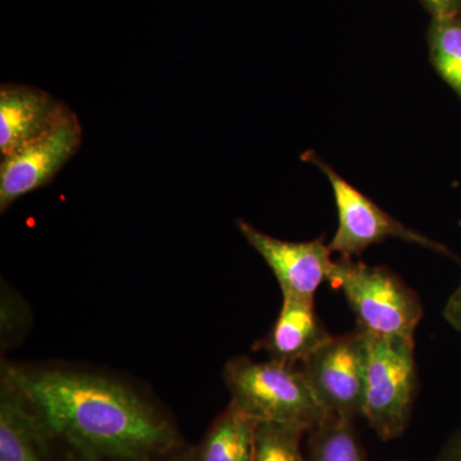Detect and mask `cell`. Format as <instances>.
I'll use <instances>...</instances> for the list:
<instances>
[{
	"instance_id": "5b68a950",
	"label": "cell",
	"mask_w": 461,
	"mask_h": 461,
	"mask_svg": "<svg viewBox=\"0 0 461 461\" xmlns=\"http://www.w3.org/2000/svg\"><path fill=\"white\" fill-rule=\"evenodd\" d=\"M304 158L326 176L335 198L339 226L329 244L332 253L346 258L359 257L372 245L384 242L387 239H399L451 257L450 250L445 245L409 229L391 217L366 194L341 177L317 154L306 153Z\"/></svg>"
},
{
	"instance_id": "ac0fdd59",
	"label": "cell",
	"mask_w": 461,
	"mask_h": 461,
	"mask_svg": "<svg viewBox=\"0 0 461 461\" xmlns=\"http://www.w3.org/2000/svg\"><path fill=\"white\" fill-rule=\"evenodd\" d=\"M444 315L447 323L461 332V280L446 303Z\"/></svg>"
},
{
	"instance_id": "52a82bcc",
	"label": "cell",
	"mask_w": 461,
	"mask_h": 461,
	"mask_svg": "<svg viewBox=\"0 0 461 461\" xmlns=\"http://www.w3.org/2000/svg\"><path fill=\"white\" fill-rule=\"evenodd\" d=\"M366 333L362 330L330 339L300 364L327 417H362L366 387Z\"/></svg>"
},
{
	"instance_id": "ba28073f",
	"label": "cell",
	"mask_w": 461,
	"mask_h": 461,
	"mask_svg": "<svg viewBox=\"0 0 461 461\" xmlns=\"http://www.w3.org/2000/svg\"><path fill=\"white\" fill-rule=\"evenodd\" d=\"M238 227L251 248L268 264L280 284L282 296L314 300L318 288L329 282L335 260L323 238L312 241H286L272 238L247 221Z\"/></svg>"
},
{
	"instance_id": "e0dca14e",
	"label": "cell",
	"mask_w": 461,
	"mask_h": 461,
	"mask_svg": "<svg viewBox=\"0 0 461 461\" xmlns=\"http://www.w3.org/2000/svg\"><path fill=\"white\" fill-rule=\"evenodd\" d=\"M432 18L460 17L461 0H420Z\"/></svg>"
},
{
	"instance_id": "7a4b0ae2",
	"label": "cell",
	"mask_w": 461,
	"mask_h": 461,
	"mask_svg": "<svg viewBox=\"0 0 461 461\" xmlns=\"http://www.w3.org/2000/svg\"><path fill=\"white\" fill-rule=\"evenodd\" d=\"M223 381L230 402L256 423L277 421L309 430L327 418L300 366L232 357L224 366Z\"/></svg>"
},
{
	"instance_id": "6da1fadb",
	"label": "cell",
	"mask_w": 461,
	"mask_h": 461,
	"mask_svg": "<svg viewBox=\"0 0 461 461\" xmlns=\"http://www.w3.org/2000/svg\"><path fill=\"white\" fill-rule=\"evenodd\" d=\"M2 381L41 418L75 461H181L166 412L122 382L67 368L5 364Z\"/></svg>"
},
{
	"instance_id": "8fae6325",
	"label": "cell",
	"mask_w": 461,
	"mask_h": 461,
	"mask_svg": "<svg viewBox=\"0 0 461 461\" xmlns=\"http://www.w3.org/2000/svg\"><path fill=\"white\" fill-rule=\"evenodd\" d=\"M48 91L21 84L0 87V154L16 151L41 135L62 107Z\"/></svg>"
},
{
	"instance_id": "3957f363",
	"label": "cell",
	"mask_w": 461,
	"mask_h": 461,
	"mask_svg": "<svg viewBox=\"0 0 461 461\" xmlns=\"http://www.w3.org/2000/svg\"><path fill=\"white\" fill-rule=\"evenodd\" d=\"M329 282L344 294L359 330L375 336L414 339L423 306L417 293L390 268L339 257Z\"/></svg>"
},
{
	"instance_id": "8992f818",
	"label": "cell",
	"mask_w": 461,
	"mask_h": 461,
	"mask_svg": "<svg viewBox=\"0 0 461 461\" xmlns=\"http://www.w3.org/2000/svg\"><path fill=\"white\" fill-rule=\"evenodd\" d=\"M77 114L63 103L53 122L16 151L2 158L0 212L18 199L50 185L83 145Z\"/></svg>"
},
{
	"instance_id": "5bb4252c",
	"label": "cell",
	"mask_w": 461,
	"mask_h": 461,
	"mask_svg": "<svg viewBox=\"0 0 461 461\" xmlns=\"http://www.w3.org/2000/svg\"><path fill=\"white\" fill-rule=\"evenodd\" d=\"M427 44L437 75L461 102V16L432 18L427 30Z\"/></svg>"
},
{
	"instance_id": "9c48e42d",
	"label": "cell",
	"mask_w": 461,
	"mask_h": 461,
	"mask_svg": "<svg viewBox=\"0 0 461 461\" xmlns=\"http://www.w3.org/2000/svg\"><path fill=\"white\" fill-rule=\"evenodd\" d=\"M0 461H75L32 406L3 381Z\"/></svg>"
},
{
	"instance_id": "7c38bea8",
	"label": "cell",
	"mask_w": 461,
	"mask_h": 461,
	"mask_svg": "<svg viewBox=\"0 0 461 461\" xmlns=\"http://www.w3.org/2000/svg\"><path fill=\"white\" fill-rule=\"evenodd\" d=\"M254 433L256 421L230 402L181 461H254Z\"/></svg>"
},
{
	"instance_id": "9a60e30c",
	"label": "cell",
	"mask_w": 461,
	"mask_h": 461,
	"mask_svg": "<svg viewBox=\"0 0 461 461\" xmlns=\"http://www.w3.org/2000/svg\"><path fill=\"white\" fill-rule=\"evenodd\" d=\"M308 429L296 424L259 421L254 433V461H306L303 439Z\"/></svg>"
},
{
	"instance_id": "2e32d148",
	"label": "cell",
	"mask_w": 461,
	"mask_h": 461,
	"mask_svg": "<svg viewBox=\"0 0 461 461\" xmlns=\"http://www.w3.org/2000/svg\"><path fill=\"white\" fill-rule=\"evenodd\" d=\"M30 320L29 309L14 291L2 287V346L3 348L14 344L26 332Z\"/></svg>"
},
{
	"instance_id": "277c9868",
	"label": "cell",
	"mask_w": 461,
	"mask_h": 461,
	"mask_svg": "<svg viewBox=\"0 0 461 461\" xmlns=\"http://www.w3.org/2000/svg\"><path fill=\"white\" fill-rule=\"evenodd\" d=\"M414 348V339L366 333L362 417L382 441L399 438L411 420L418 388Z\"/></svg>"
},
{
	"instance_id": "30bf717a",
	"label": "cell",
	"mask_w": 461,
	"mask_h": 461,
	"mask_svg": "<svg viewBox=\"0 0 461 461\" xmlns=\"http://www.w3.org/2000/svg\"><path fill=\"white\" fill-rule=\"evenodd\" d=\"M332 338L315 312L314 300L282 296L277 320L266 338L257 342L256 350L276 362L300 366Z\"/></svg>"
},
{
	"instance_id": "4fadbf2b",
	"label": "cell",
	"mask_w": 461,
	"mask_h": 461,
	"mask_svg": "<svg viewBox=\"0 0 461 461\" xmlns=\"http://www.w3.org/2000/svg\"><path fill=\"white\" fill-rule=\"evenodd\" d=\"M306 461H368L354 420L327 417L306 432Z\"/></svg>"
},
{
	"instance_id": "d6986e66",
	"label": "cell",
	"mask_w": 461,
	"mask_h": 461,
	"mask_svg": "<svg viewBox=\"0 0 461 461\" xmlns=\"http://www.w3.org/2000/svg\"><path fill=\"white\" fill-rule=\"evenodd\" d=\"M436 461H461V429L451 436Z\"/></svg>"
}]
</instances>
